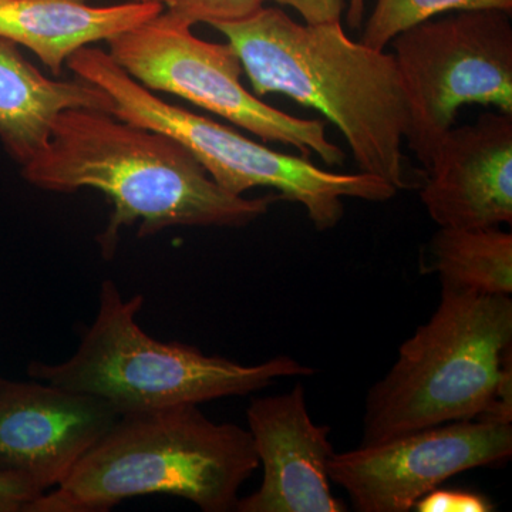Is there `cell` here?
<instances>
[{"label": "cell", "instance_id": "obj_1", "mask_svg": "<svg viewBox=\"0 0 512 512\" xmlns=\"http://www.w3.org/2000/svg\"><path fill=\"white\" fill-rule=\"evenodd\" d=\"M22 175L40 190L104 192L113 202L99 238L106 259L116 251L121 227L137 221L141 238L170 227L239 228L281 200L229 194L175 138L90 109L60 113Z\"/></svg>", "mask_w": 512, "mask_h": 512}, {"label": "cell", "instance_id": "obj_2", "mask_svg": "<svg viewBox=\"0 0 512 512\" xmlns=\"http://www.w3.org/2000/svg\"><path fill=\"white\" fill-rule=\"evenodd\" d=\"M212 28L227 37L255 96L284 94L318 110L346 138L360 173L409 188V110L393 53L353 42L340 22L301 25L276 8Z\"/></svg>", "mask_w": 512, "mask_h": 512}, {"label": "cell", "instance_id": "obj_3", "mask_svg": "<svg viewBox=\"0 0 512 512\" xmlns=\"http://www.w3.org/2000/svg\"><path fill=\"white\" fill-rule=\"evenodd\" d=\"M258 467L249 430L214 423L198 404L124 413L28 512H107L154 494L184 498L204 512L235 511Z\"/></svg>", "mask_w": 512, "mask_h": 512}, {"label": "cell", "instance_id": "obj_4", "mask_svg": "<svg viewBox=\"0 0 512 512\" xmlns=\"http://www.w3.org/2000/svg\"><path fill=\"white\" fill-rule=\"evenodd\" d=\"M474 419L512 424L511 296L443 289L369 390L360 446Z\"/></svg>", "mask_w": 512, "mask_h": 512}, {"label": "cell", "instance_id": "obj_5", "mask_svg": "<svg viewBox=\"0 0 512 512\" xmlns=\"http://www.w3.org/2000/svg\"><path fill=\"white\" fill-rule=\"evenodd\" d=\"M143 305V295L124 299L119 286L107 279L101 284L96 319L84 329L72 357L57 365L32 362L29 376L99 397L124 414L245 396L284 377L315 373L289 356L241 365L204 355L195 346L160 342L137 322Z\"/></svg>", "mask_w": 512, "mask_h": 512}, {"label": "cell", "instance_id": "obj_6", "mask_svg": "<svg viewBox=\"0 0 512 512\" xmlns=\"http://www.w3.org/2000/svg\"><path fill=\"white\" fill-rule=\"evenodd\" d=\"M66 66L77 79L109 94L114 117L183 144L222 190L244 195L252 188H272L279 198L301 204L318 231H329L342 221L343 198L384 202L396 197V188L373 175L329 173L306 157L271 150L217 121L167 103L124 72L104 50L83 47Z\"/></svg>", "mask_w": 512, "mask_h": 512}, {"label": "cell", "instance_id": "obj_7", "mask_svg": "<svg viewBox=\"0 0 512 512\" xmlns=\"http://www.w3.org/2000/svg\"><path fill=\"white\" fill-rule=\"evenodd\" d=\"M407 110L406 141L424 168L466 104L512 114V26L497 9L426 20L390 43Z\"/></svg>", "mask_w": 512, "mask_h": 512}, {"label": "cell", "instance_id": "obj_8", "mask_svg": "<svg viewBox=\"0 0 512 512\" xmlns=\"http://www.w3.org/2000/svg\"><path fill=\"white\" fill-rule=\"evenodd\" d=\"M185 20L163 12L109 40V55L151 92L174 94L224 117L265 143H281L340 165L322 120L299 119L264 103L241 83V60L229 43L205 42Z\"/></svg>", "mask_w": 512, "mask_h": 512}, {"label": "cell", "instance_id": "obj_9", "mask_svg": "<svg viewBox=\"0 0 512 512\" xmlns=\"http://www.w3.org/2000/svg\"><path fill=\"white\" fill-rule=\"evenodd\" d=\"M512 454V424L451 421L333 454L330 481L359 512H409L448 478L497 466Z\"/></svg>", "mask_w": 512, "mask_h": 512}, {"label": "cell", "instance_id": "obj_10", "mask_svg": "<svg viewBox=\"0 0 512 512\" xmlns=\"http://www.w3.org/2000/svg\"><path fill=\"white\" fill-rule=\"evenodd\" d=\"M119 416L90 394L0 377V471L52 490Z\"/></svg>", "mask_w": 512, "mask_h": 512}, {"label": "cell", "instance_id": "obj_11", "mask_svg": "<svg viewBox=\"0 0 512 512\" xmlns=\"http://www.w3.org/2000/svg\"><path fill=\"white\" fill-rule=\"evenodd\" d=\"M249 433L264 476L258 490L239 498L238 512H343L330 490L328 464L335 451L330 427L313 423L305 386L255 397L247 410Z\"/></svg>", "mask_w": 512, "mask_h": 512}, {"label": "cell", "instance_id": "obj_12", "mask_svg": "<svg viewBox=\"0 0 512 512\" xmlns=\"http://www.w3.org/2000/svg\"><path fill=\"white\" fill-rule=\"evenodd\" d=\"M426 171L421 202L439 228L511 224L512 114L451 128Z\"/></svg>", "mask_w": 512, "mask_h": 512}, {"label": "cell", "instance_id": "obj_13", "mask_svg": "<svg viewBox=\"0 0 512 512\" xmlns=\"http://www.w3.org/2000/svg\"><path fill=\"white\" fill-rule=\"evenodd\" d=\"M160 3L90 6L86 0H0V37L25 46L55 76L69 57L137 28L163 12Z\"/></svg>", "mask_w": 512, "mask_h": 512}, {"label": "cell", "instance_id": "obj_14", "mask_svg": "<svg viewBox=\"0 0 512 512\" xmlns=\"http://www.w3.org/2000/svg\"><path fill=\"white\" fill-rule=\"evenodd\" d=\"M113 111V100L96 84L53 80L0 37V141L16 163L26 165L46 146L53 123L66 110Z\"/></svg>", "mask_w": 512, "mask_h": 512}, {"label": "cell", "instance_id": "obj_15", "mask_svg": "<svg viewBox=\"0 0 512 512\" xmlns=\"http://www.w3.org/2000/svg\"><path fill=\"white\" fill-rule=\"evenodd\" d=\"M430 271L448 291L512 293V235L497 228H440L430 244Z\"/></svg>", "mask_w": 512, "mask_h": 512}, {"label": "cell", "instance_id": "obj_16", "mask_svg": "<svg viewBox=\"0 0 512 512\" xmlns=\"http://www.w3.org/2000/svg\"><path fill=\"white\" fill-rule=\"evenodd\" d=\"M477 9L511 13L512 0H377L363 32L362 43L375 50H384L394 37L433 16Z\"/></svg>", "mask_w": 512, "mask_h": 512}, {"label": "cell", "instance_id": "obj_17", "mask_svg": "<svg viewBox=\"0 0 512 512\" xmlns=\"http://www.w3.org/2000/svg\"><path fill=\"white\" fill-rule=\"evenodd\" d=\"M165 12L194 26L195 23L237 22L264 8L266 0H154Z\"/></svg>", "mask_w": 512, "mask_h": 512}, {"label": "cell", "instance_id": "obj_18", "mask_svg": "<svg viewBox=\"0 0 512 512\" xmlns=\"http://www.w3.org/2000/svg\"><path fill=\"white\" fill-rule=\"evenodd\" d=\"M417 512H491L497 507L485 495L464 490H436L414 505Z\"/></svg>", "mask_w": 512, "mask_h": 512}, {"label": "cell", "instance_id": "obj_19", "mask_svg": "<svg viewBox=\"0 0 512 512\" xmlns=\"http://www.w3.org/2000/svg\"><path fill=\"white\" fill-rule=\"evenodd\" d=\"M43 493L28 478L0 471V512H28Z\"/></svg>", "mask_w": 512, "mask_h": 512}, {"label": "cell", "instance_id": "obj_20", "mask_svg": "<svg viewBox=\"0 0 512 512\" xmlns=\"http://www.w3.org/2000/svg\"><path fill=\"white\" fill-rule=\"evenodd\" d=\"M279 5L291 6L308 25L340 22L345 0H274Z\"/></svg>", "mask_w": 512, "mask_h": 512}, {"label": "cell", "instance_id": "obj_21", "mask_svg": "<svg viewBox=\"0 0 512 512\" xmlns=\"http://www.w3.org/2000/svg\"><path fill=\"white\" fill-rule=\"evenodd\" d=\"M363 15H365V0H349L348 22L350 28H360Z\"/></svg>", "mask_w": 512, "mask_h": 512}, {"label": "cell", "instance_id": "obj_22", "mask_svg": "<svg viewBox=\"0 0 512 512\" xmlns=\"http://www.w3.org/2000/svg\"><path fill=\"white\" fill-rule=\"evenodd\" d=\"M134 2H150V0H134Z\"/></svg>", "mask_w": 512, "mask_h": 512}, {"label": "cell", "instance_id": "obj_23", "mask_svg": "<svg viewBox=\"0 0 512 512\" xmlns=\"http://www.w3.org/2000/svg\"><path fill=\"white\" fill-rule=\"evenodd\" d=\"M0 377H2V376H0Z\"/></svg>", "mask_w": 512, "mask_h": 512}]
</instances>
